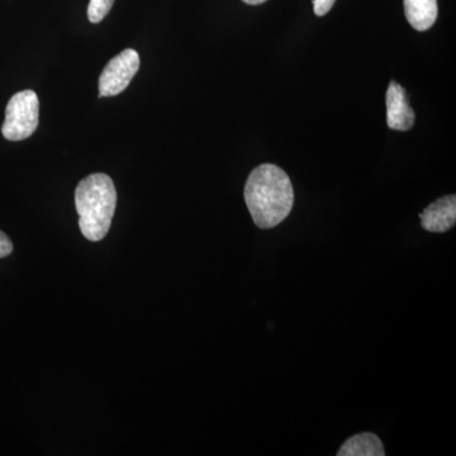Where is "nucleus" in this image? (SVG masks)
Here are the masks:
<instances>
[{
  "instance_id": "nucleus-1",
  "label": "nucleus",
  "mask_w": 456,
  "mask_h": 456,
  "mask_svg": "<svg viewBox=\"0 0 456 456\" xmlns=\"http://www.w3.org/2000/svg\"><path fill=\"white\" fill-rule=\"evenodd\" d=\"M244 194L255 224L264 230L278 226L292 212V182L277 165L263 164L251 171Z\"/></svg>"
},
{
  "instance_id": "nucleus-2",
  "label": "nucleus",
  "mask_w": 456,
  "mask_h": 456,
  "mask_svg": "<svg viewBox=\"0 0 456 456\" xmlns=\"http://www.w3.org/2000/svg\"><path fill=\"white\" fill-rule=\"evenodd\" d=\"M117 191L107 174H92L75 191V206L79 215L80 231L89 241L107 236L116 212Z\"/></svg>"
},
{
  "instance_id": "nucleus-3",
  "label": "nucleus",
  "mask_w": 456,
  "mask_h": 456,
  "mask_svg": "<svg viewBox=\"0 0 456 456\" xmlns=\"http://www.w3.org/2000/svg\"><path fill=\"white\" fill-rule=\"evenodd\" d=\"M40 121V101L33 90L17 93L5 108L2 134L9 141L28 139L37 130Z\"/></svg>"
},
{
  "instance_id": "nucleus-4",
  "label": "nucleus",
  "mask_w": 456,
  "mask_h": 456,
  "mask_svg": "<svg viewBox=\"0 0 456 456\" xmlns=\"http://www.w3.org/2000/svg\"><path fill=\"white\" fill-rule=\"evenodd\" d=\"M140 69L137 51L127 49L108 62L99 77V98L116 97L130 86Z\"/></svg>"
},
{
  "instance_id": "nucleus-5",
  "label": "nucleus",
  "mask_w": 456,
  "mask_h": 456,
  "mask_svg": "<svg viewBox=\"0 0 456 456\" xmlns=\"http://www.w3.org/2000/svg\"><path fill=\"white\" fill-rule=\"evenodd\" d=\"M387 123L391 130L408 131L415 125V112L411 107L406 89L395 82L387 90Z\"/></svg>"
},
{
  "instance_id": "nucleus-6",
  "label": "nucleus",
  "mask_w": 456,
  "mask_h": 456,
  "mask_svg": "<svg viewBox=\"0 0 456 456\" xmlns=\"http://www.w3.org/2000/svg\"><path fill=\"white\" fill-rule=\"evenodd\" d=\"M421 226L428 232H446L455 226L456 222V197L454 194L440 198L436 202L431 203L424 212L419 215Z\"/></svg>"
},
{
  "instance_id": "nucleus-7",
  "label": "nucleus",
  "mask_w": 456,
  "mask_h": 456,
  "mask_svg": "<svg viewBox=\"0 0 456 456\" xmlns=\"http://www.w3.org/2000/svg\"><path fill=\"white\" fill-rule=\"evenodd\" d=\"M403 3L408 23L417 31H428L436 22L437 0H403Z\"/></svg>"
},
{
  "instance_id": "nucleus-8",
  "label": "nucleus",
  "mask_w": 456,
  "mask_h": 456,
  "mask_svg": "<svg viewBox=\"0 0 456 456\" xmlns=\"http://www.w3.org/2000/svg\"><path fill=\"white\" fill-rule=\"evenodd\" d=\"M338 456H384L382 441L373 432L354 435L345 441L338 452Z\"/></svg>"
},
{
  "instance_id": "nucleus-9",
  "label": "nucleus",
  "mask_w": 456,
  "mask_h": 456,
  "mask_svg": "<svg viewBox=\"0 0 456 456\" xmlns=\"http://www.w3.org/2000/svg\"><path fill=\"white\" fill-rule=\"evenodd\" d=\"M114 0H90L88 18L92 23H99L107 17L112 9Z\"/></svg>"
},
{
  "instance_id": "nucleus-10",
  "label": "nucleus",
  "mask_w": 456,
  "mask_h": 456,
  "mask_svg": "<svg viewBox=\"0 0 456 456\" xmlns=\"http://www.w3.org/2000/svg\"><path fill=\"white\" fill-rule=\"evenodd\" d=\"M336 0H314V11L316 13V16L322 17L326 16L330 11H331L332 7Z\"/></svg>"
},
{
  "instance_id": "nucleus-11",
  "label": "nucleus",
  "mask_w": 456,
  "mask_h": 456,
  "mask_svg": "<svg viewBox=\"0 0 456 456\" xmlns=\"http://www.w3.org/2000/svg\"><path fill=\"white\" fill-rule=\"evenodd\" d=\"M12 251H13V244H12L9 237L3 231H0V259L11 255Z\"/></svg>"
},
{
  "instance_id": "nucleus-12",
  "label": "nucleus",
  "mask_w": 456,
  "mask_h": 456,
  "mask_svg": "<svg viewBox=\"0 0 456 456\" xmlns=\"http://www.w3.org/2000/svg\"><path fill=\"white\" fill-rule=\"evenodd\" d=\"M242 2L248 5H259L263 4V3H265L266 0H242Z\"/></svg>"
}]
</instances>
